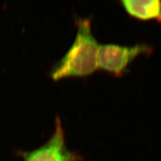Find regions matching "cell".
<instances>
[{
  "label": "cell",
  "mask_w": 161,
  "mask_h": 161,
  "mask_svg": "<svg viewBox=\"0 0 161 161\" xmlns=\"http://www.w3.org/2000/svg\"><path fill=\"white\" fill-rule=\"evenodd\" d=\"M18 154L24 161H83L79 154L67 148L59 117L56 118L54 131L46 143L30 151L20 150Z\"/></svg>",
  "instance_id": "3"
},
{
  "label": "cell",
  "mask_w": 161,
  "mask_h": 161,
  "mask_svg": "<svg viewBox=\"0 0 161 161\" xmlns=\"http://www.w3.org/2000/svg\"><path fill=\"white\" fill-rule=\"evenodd\" d=\"M120 2L130 16L143 21L157 20L161 22V2L159 0H122Z\"/></svg>",
  "instance_id": "4"
},
{
  "label": "cell",
  "mask_w": 161,
  "mask_h": 161,
  "mask_svg": "<svg viewBox=\"0 0 161 161\" xmlns=\"http://www.w3.org/2000/svg\"><path fill=\"white\" fill-rule=\"evenodd\" d=\"M151 51V47L145 44H137L132 46L115 44L100 45L97 56L98 69L120 77L136 58L140 55L150 54Z\"/></svg>",
  "instance_id": "2"
},
{
  "label": "cell",
  "mask_w": 161,
  "mask_h": 161,
  "mask_svg": "<svg viewBox=\"0 0 161 161\" xmlns=\"http://www.w3.org/2000/svg\"><path fill=\"white\" fill-rule=\"evenodd\" d=\"M76 22L77 32L72 45L50 69V75L54 80L87 76L98 69L100 45L93 34L92 22L80 18Z\"/></svg>",
  "instance_id": "1"
}]
</instances>
